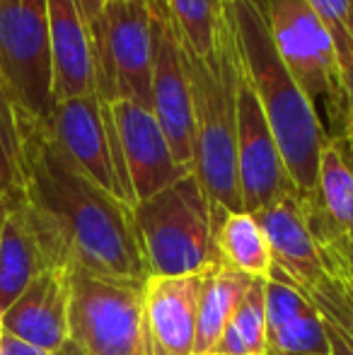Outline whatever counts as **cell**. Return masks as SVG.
I'll return each instance as SVG.
<instances>
[{"label":"cell","instance_id":"cell-1","mask_svg":"<svg viewBox=\"0 0 353 355\" xmlns=\"http://www.w3.org/2000/svg\"><path fill=\"white\" fill-rule=\"evenodd\" d=\"M22 123V201L61 239L78 268L146 283L150 278L133 208L87 179L51 141L42 121Z\"/></svg>","mask_w":353,"mask_h":355},{"label":"cell","instance_id":"cell-2","mask_svg":"<svg viewBox=\"0 0 353 355\" xmlns=\"http://www.w3.org/2000/svg\"><path fill=\"white\" fill-rule=\"evenodd\" d=\"M225 10L242 68L264 109L288 177L298 196H310L317 187L322 150L329 141L320 112L288 73L273 46L264 0H225Z\"/></svg>","mask_w":353,"mask_h":355},{"label":"cell","instance_id":"cell-3","mask_svg":"<svg viewBox=\"0 0 353 355\" xmlns=\"http://www.w3.org/2000/svg\"><path fill=\"white\" fill-rule=\"evenodd\" d=\"M182 53L193 104V174L206 191L213 218L218 213H237L242 211L237 177V89L242 61L230 17L208 58L193 56L187 49Z\"/></svg>","mask_w":353,"mask_h":355},{"label":"cell","instance_id":"cell-4","mask_svg":"<svg viewBox=\"0 0 353 355\" xmlns=\"http://www.w3.org/2000/svg\"><path fill=\"white\" fill-rule=\"evenodd\" d=\"M133 218L150 276H184L218 263L213 211L193 172L136 203Z\"/></svg>","mask_w":353,"mask_h":355},{"label":"cell","instance_id":"cell-5","mask_svg":"<svg viewBox=\"0 0 353 355\" xmlns=\"http://www.w3.org/2000/svg\"><path fill=\"white\" fill-rule=\"evenodd\" d=\"M143 293L146 283L73 266L71 355H150Z\"/></svg>","mask_w":353,"mask_h":355},{"label":"cell","instance_id":"cell-6","mask_svg":"<svg viewBox=\"0 0 353 355\" xmlns=\"http://www.w3.org/2000/svg\"><path fill=\"white\" fill-rule=\"evenodd\" d=\"M160 22L148 0H107L94 22V73L104 102L150 107Z\"/></svg>","mask_w":353,"mask_h":355},{"label":"cell","instance_id":"cell-7","mask_svg":"<svg viewBox=\"0 0 353 355\" xmlns=\"http://www.w3.org/2000/svg\"><path fill=\"white\" fill-rule=\"evenodd\" d=\"M273 46L312 104H325L329 119L346 133V89L332 34L305 0H264Z\"/></svg>","mask_w":353,"mask_h":355},{"label":"cell","instance_id":"cell-8","mask_svg":"<svg viewBox=\"0 0 353 355\" xmlns=\"http://www.w3.org/2000/svg\"><path fill=\"white\" fill-rule=\"evenodd\" d=\"M0 89L19 116L46 121L53 61L46 0H0Z\"/></svg>","mask_w":353,"mask_h":355},{"label":"cell","instance_id":"cell-9","mask_svg":"<svg viewBox=\"0 0 353 355\" xmlns=\"http://www.w3.org/2000/svg\"><path fill=\"white\" fill-rule=\"evenodd\" d=\"M42 123L58 150L87 179L131 208L136 206L109 102L97 92L58 99Z\"/></svg>","mask_w":353,"mask_h":355},{"label":"cell","instance_id":"cell-10","mask_svg":"<svg viewBox=\"0 0 353 355\" xmlns=\"http://www.w3.org/2000/svg\"><path fill=\"white\" fill-rule=\"evenodd\" d=\"M237 177L245 213H259L298 193L245 68L237 89Z\"/></svg>","mask_w":353,"mask_h":355},{"label":"cell","instance_id":"cell-11","mask_svg":"<svg viewBox=\"0 0 353 355\" xmlns=\"http://www.w3.org/2000/svg\"><path fill=\"white\" fill-rule=\"evenodd\" d=\"M109 109H112L114 126L119 133L133 203L146 201L162 189L177 184L187 174H191L175 159L170 143H167L150 107L119 99V102L109 104Z\"/></svg>","mask_w":353,"mask_h":355},{"label":"cell","instance_id":"cell-12","mask_svg":"<svg viewBox=\"0 0 353 355\" xmlns=\"http://www.w3.org/2000/svg\"><path fill=\"white\" fill-rule=\"evenodd\" d=\"M107 0H46L53 61V104L97 92L94 22Z\"/></svg>","mask_w":353,"mask_h":355},{"label":"cell","instance_id":"cell-13","mask_svg":"<svg viewBox=\"0 0 353 355\" xmlns=\"http://www.w3.org/2000/svg\"><path fill=\"white\" fill-rule=\"evenodd\" d=\"M73 266L49 223L22 198L12 203L0 242V314L44 271Z\"/></svg>","mask_w":353,"mask_h":355},{"label":"cell","instance_id":"cell-14","mask_svg":"<svg viewBox=\"0 0 353 355\" xmlns=\"http://www.w3.org/2000/svg\"><path fill=\"white\" fill-rule=\"evenodd\" d=\"M71 273L73 266L44 271L0 314L3 331L51 355L71 346Z\"/></svg>","mask_w":353,"mask_h":355},{"label":"cell","instance_id":"cell-15","mask_svg":"<svg viewBox=\"0 0 353 355\" xmlns=\"http://www.w3.org/2000/svg\"><path fill=\"white\" fill-rule=\"evenodd\" d=\"M150 109L165 133L172 155L193 172V104L184 53L170 22H160L157 53L153 68Z\"/></svg>","mask_w":353,"mask_h":355},{"label":"cell","instance_id":"cell-16","mask_svg":"<svg viewBox=\"0 0 353 355\" xmlns=\"http://www.w3.org/2000/svg\"><path fill=\"white\" fill-rule=\"evenodd\" d=\"M255 215L271 249V276L283 278L300 288L305 295H310L327 278L329 268H327L325 249L315 239L305 220L298 193L281 198L278 203Z\"/></svg>","mask_w":353,"mask_h":355},{"label":"cell","instance_id":"cell-17","mask_svg":"<svg viewBox=\"0 0 353 355\" xmlns=\"http://www.w3.org/2000/svg\"><path fill=\"white\" fill-rule=\"evenodd\" d=\"M206 271L150 276L146 281L143 297L150 355H193L198 302Z\"/></svg>","mask_w":353,"mask_h":355},{"label":"cell","instance_id":"cell-18","mask_svg":"<svg viewBox=\"0 0 353 355\" xmlns=\"http://www.w3.org/2000/svg\"><path fill=\"white\" fill-rule=\"evenodd\" d=\"M300 198V208L320 244L353 232V153L341 136H329L320 157L317 187Z\"/></svg>","mask_w":353,"mask_h":355},{"label":"cell","instance_id":"cell-19","mask_svg":"<svg viewBox=\"0 0 353 355\" xmlns=\"http://www.w3.org/2000/svg\"><path fill=\"white\" fill-rule=\"evenodd\" d=\"M213 242L218 266H225L255 281L271 278L273 257L255 213H218L213 218Z\"/></svg>","mask_w":353,"mask_h":355},{"label":"cell","instance_id":"cell-20","mask_svg":"<svg viewBox=\"0 0 353 355\" xmlns=\"http://www.w3.org/2000/svg\"><path fill=\"white\" fill-rule=\"evenodd\" d=\"M252 283H255V278H247L225 266H218V263L208 268L201 290V302H198L193 355L213 351L223 329L227 327V322L232 319L237 304L242 302Z\"/></svg>","mask_w":353,"mask_h":355},{"label":"cell","instance_id":"cell-21","mask_svg":"<svg viewBox=\"0 0 353 355\" xmlns=\"http://www.w3.org/2000/svg\"><path fill=\"white\" fill-rule=\"evenodd\" d=\"M167 15L182 49L208 58L227 22L225 0H167Z\"/></svg>","mask_w":353,"mask_h":355},{"label":"cell","instance_id":"cell-22","mask_svg":"<svg viewBox=\"0 0 353 355\" xmlns=\"http://www.w3.org/2000/svg\"><path fill=\"white\" fill-rule=\"evenodd\" d=\"M268 351L293 353V355H329L325 319L317 307L305 309L291 322L268 331Z\"/></svg>","mask_w":353,"mask_h":355},{"label":"cell","instance_id":"cell-23","mask_svg":"<svg viewBox=\"0 0 353 355\" xmlns=\"http://www.w3.org/2000/svg\"><path fill=\"white\" fill-rule=\"evenodd\" d=\"M0 193L12 201L22 198V123L0 89Z\"/></svg>","mask_w":353,"mask_h":355},{"label":"cell","instance_id":"cell-24","mask_svg":"<svg viewBox=\"0 0 353 355\" xmlns=\"http://www.w3.org/2000/svg\"><path fill=\"white\" fill-rule=\"evenodd\" d=\"M230 324L242 336L250 355H266L268 353V336H266V281H255L237 304Z\"/></svg>","mask_w":353,"mask_h":355},{"label":"cell","instance_id":"cell-25","mask_svg":"<svg viewBox=\"0 0 353 355\" xmlns=\"http://www.w3.org/2000/svg\"><path fill=\"white\" fill-rule=\"evenodd\" d=\"M305 3L315 10V15L322 19L327 32L332 34L336 56H339L341 75H344L351 58V0H305Z\"/></svg>","mask_w":353,"mask_h":355},{"label":"cell","instance_id":"cell-26","mask_svg":"<svg viewBox=\"0 0 353 355\" xmlns=\"http://www.w3.org/2000/svg\"><path fill=\"white\" fill-rule=\"evenodd\" d=\"M327 338H329V355H353V336L341 331L332 322H325Z\"/></svg>","mask_w":353,"mask_h":355},{"label":"cell","instance_id":"cell-27","mask_svg":"<svg viewBox=\"0 0 353 355\" xmlns=\"http://www.w3.org/2000/svg\"><path fill=\"white\" fill-rule=\"evenodd\" d=\"M349 29H351V58H349V66L344 71V89H346V131L353 128V0H351V22H349Z\"/></svg>","mask_w":353,"mask_h":355},{"label":"cell","instance_id":"cell-28","mask_svg":"<svg viewBox=\"0 0 353 355\" xmlns=\"http://www.w3.org/2000/svg\"><path fill=\"white\" fill-rule=\"evenodd\" d=\"M0 355H51V353L29 346V343L19 341V338H15L3 331V336H0Z\"/></svg>","mask_w":353,"mask_h":355},{"label":"cell","instance_id":"cell-29","mask_svg":"<svg viewBox=\"0 0 353 355\" xmlns=\"http://www.w3.org/2000/svg\"><path fill=\"white\" fill-rule=\"evenodd\" d=\"M12 198H8L5 193H0V242H3V230H5V223H8V215H10V208H12Z\"/></svg>","mask_w":353,"mask_h":355},{"label":"cell","instance_id":"cell-30","mask_svg":"<svg viewBox=\"0 0 353 355\" xmlns=\"http://www.w3.org/2000/svg\"><path fill=\"white\" fill-rule=\"evenodd\" d=\"M148 5H150L153 12L157 15V19L170 22V15H167V0H148Z\"/></svg>","mask_w":353,"mask_h":355},{"label":"cell","instance_id":"cell-31","mask_svg":"<svg viewBox=\"0 0 353 355\" xmlns=\"http://www.w3.org/2000/svg\"><path fill=\"white\" fill-rule=\"evenodd\" d=\"M346 254H349V261H351V268H353V232L346 237Z\"/></svg>","mask_w":353,"mask_h":355},{"label":"cell","instance_id":"cell-32","mask_svg":"<svg viewBox=\"0 0 353 355\" xmlns=\"http://www.w3.org/2000/svg\"><path fill=\"white\" fill-rule=\"evenodd\" d=\"M344 138H346V141H349V143L353 145V128H349V131L344 133Z\"/></svg>","mask_w":353,"mask_h":355},{"label":"cell","instance_id":"cell-33","mask_svg":"<svg viewBox=\"0 0 353 355\" xmlns=\"http://www.w3.org/2000/svg\"><path fill=\"white\" fill-rule=\"evenodd\" d=\"M266 355H293V353H278V351H268Z\"/></svg>","mask_w":353,"mask_h":355},{"label":"cell","instance_id":"cell-34","mask_svg":"<svg viewBox=\"0 0 353 355\" xmlns=\"http://www.w3.org/2000/svg\"><path fill=\"white\" fill-rule=\"evenodd\" d=\"M0 336H3V319H0Z\"/></svg>","mask_w":353,"mask_h":355},{"label":"cell","instance_id":"cell-35","mask_svg":"<svg viewBox=\"0 0 353 355\" xmlns=\"http://www.w3.org/2000/svg\"><path fill=\"white\" fill-rule=\"evenodd\" d=\"M341 138H344V136H341ZM344 141H346V138H344ZM346 143H349V141H346ZM349 148H351V153H353V145L349 143Z\"/></svg>","mask_w":353,"mask_h":355},{"label":"cell","instance_id":"cell-36","mask_svg":"<svg viewBox=\"0 0 353 355\" xmlns=\"http://www.w3.org/2000/svg\"><path fill=\"white\" fill-rule=\"evenodd\" d=\"M201 355H221V353H201Z\"/></svg>","mask_w":353,"mask_h":355}]
</instances>
